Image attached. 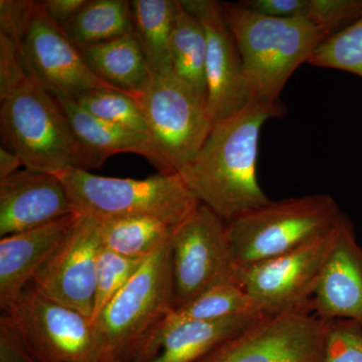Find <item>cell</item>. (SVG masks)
I'll return each mask as SVG.
<instances>
[{
  "label": "cell",
  "instance_id": "cell-31",
  "mask_svg": "<svg viewBox=\"0 0 362 362\" xmlns=\"http://www.w3.org/2000/svg\"><path fill=\"white\" fill-rule=\"evenodd\" d=\"M28 78L18 47L0 33V101L11 97Z\"/></svg>",
  "mask_w": 362,
  "mask_h": 362
},
{
  "label": "cell",
  "instance_id": "cell-19",
  "mask_svg": "<svg viewBox=\"0 0 362 362\" xmlns=\"http://www.w3.org/2000/svg\"><path fill=\"white\" fill-rule=\"evenodd\" d=\"M52 95L59 100L65 110L80 141L98 156L107 160L114 154H139L145 157L159 173H175L146 136L90 115L70 96Z\"/></svg>",
  "mask_w": 362,
  "mask_h": 362
},
{
  "label": "cell",
  "instance_id": "cell-6",
  "mask_svg": "<svg viewBox=\"0 0 362 362\" xmlns=\"http://www.w3.org/2000/svg\"><path fill=\"white\" fill-rule=\"evenodd\" d=\"M341 211L329 194L271 201L226 223L239 268L256 265L294 251L325 235Z\"/></svg>",
  "mask_w": 362,
  "mask_h": 362
},
{
  "label": "cell",
  "instance_id": "cell-21",
  "mask_svg": "<svg viewBox=\"0 0 362 362\" xmlns=\"http://www.w3.org/2000/svg\"><path fill=\"white\" fill-rule=\"evenodd\" d=\"M134 33L152 74L173 73L170 56L177 0L130 1Z\"/></svg>",
  "mask_w": 362,
  "mask_h": 362
},
{
  "label": "cell",
  "instance_id": "cell-29",
  "mask_svg": "<svg viewBox=\"0 0 362 362\" xmlns=\"http://www.w3.org/2000/svg\"><path fill=\"white\" fill-rule=\"evenodd\" d=\"M320 362H362V326L344 319L328 320Z\"/></svg>",
  "mask_w": 362,
  "mask_h": 362
},
{
  "label": "cell",
  "instance_id": "cell-7",
  "mask_svg": "<svg viewBox=\"0 0 362 362\" xmlns=\"http://www.w3.org/2000/svg\"><path fill=\"white\" fill-rule=\"evenodd\" d=\"M343 216L329 232L303 247L239 268L238 282L257 311L265 316L303 309L312 312L311 300L337 244Z\"/></svg>",
  "mask_w": 362,
  "mask_h": 362
},
{
  "label": "cell",
  "instance_id": "cell-18",
  "mask_svg": "<svg viewBox=\"0 0 362 362\" xmlns=\"http://www.w3.org/2000/svg\"><path fill=\"white\" fill-rule=\"evenodd\" d=\"M263 316L252 313L206 321L173 313L162 328L146 362H197Z\"/></svg>",
  "mask_w": 362,
  "mask_h": 362
},
{
  "label": "cell",
  "instance_id": "cell-20",
  "mask_svg": "<svg viewBox=\"0 0 362 362\" xmlns=\"http://www.w3.org/2000/svg\"><path fill=\"white\" fill-rule=\"evenodd\" d=\"M78 49L90 70L112 87L135 99L148 87L151 71L135 33Z\"/></svg>",
  "mask_w": 362,
  "mask_h": 362
},
{
  "label": "cell",
  "instance_id": "cell-11",
  "mask_svg": "<svg viewBox=\"0 0 362 362\" xmlns=\"http://www.w3.org/2000/svg\"><path fill=\"white\" fill-rule=\"evenodd\" d=\"M327 324L306 309L263 315L197 362H320Z\"/></svg>",
  "mask_w": 362,
  "mask_h": 362
},
{
  "label": "cell",
  "instance_id": "cell-8",
  "mask_svg": "<svg viewBox=\"0 0 362 362\" xmlns=\"http://www.w3.org/2000/svg\"><path fill=\"white\" fill-rule=\"evenodd\" d=\"M170 245L175 309L214 286L239 285L228 226L209 207L199 204L176 226Z\"/></svg>",
  "mask_w": 362,
  "mask_h": 362
},
{
  "label": "cell",
  "instance_id": "cell-2",
  "mask_svg": "<svg viewBox=\"0 0 362 362\" xmlns=\"http://www.w3.org/2000/svg\"><path fill=\"white\" fill-rule=\"evenodd\" d=\"M170 243L143 262L93 322L102 362L148 361L175 310Z\"/></svg>",
  "mask_w": 362,
  "mask_h": 362
},
{
  "label": "cell",
  "instance_id": "cell-35",
  "mask_svg": "<svg viewBox=\"0 0 362 362\" xmlns=\"http://www.w3.org/2000/svg\"><path fill=\"white\" fill-rule=\"evenodd\" d=\"M89 0H42L39 1L47 18L59 28H63L83 8Z\"/></svg>",
  "mask_w": 362,
  "mask_h": 362
},
{
  "label": "cell",
  "instance_id": "cell-10",
  "mask_svg": "<svg viewBox=\"0 0 362 362\" xmlns=\"http://www.w3.org/2000/svg\"><path fill=\"white\" fill-rule=\"evenodd\" d=\"M2 313L11 317L39 362H102L92 320L30 285Z\"/></svg>",
  "mask_w": 362,
  "mask_h": 362
},
{
  "label": "cell",
  "instance_id": "cell-14",
  "mask_svg": "<svg viewBox=\"0 0 362 362\" xmlns=\"http://www.w3.org/2000/svg\"><path fill=\"white\" fill-rule=\"evenodd\" d=\"M181 6L197 16L206 32V111L218 121L238 113L252 100L242 56L226 21L221 2L214 0H180Z\"/></svg>",
  "mask_w": 362,
  "mask_h": 362
},
{
  "label": "cell",
  "instance_id": "cell-27",
  "mask_svg": "<svg viewBox=\"0 0 362 362\" xmlns=\"http://www.w3.org/2000/svg\"><path fill=\"white\" fill-rule=\"evenodd\" d=\"M319 68L334 69L362 78V16L323 42L308 62Z\"/></svg>",
  "mask_w": 362,
  "mask_h": 362
},
{
  "label": "cell",
  "instance_id": "cell-32",
  "mask_svg": "<svg viewBox=\"0 0 362 362\" xmlns=\"http://www.w3.org/2000/svg\"><path fill=\"white\" fill-rule=\"evenodd\" d=\"M0 362H39L11 317L0 318Z\"/></svg>",
  "mask_w": 362,
  "mask_h": 362
},
{
  "label": "cell",
  "instance_id": "cell-25",
  "mask_svg": "<svg viewBox=\"0 0 362 362\" xmlns=\"http://www.w3.org/2000/svg\"><path fill=\"white\" fill-rule=\"evenodd\" d=\"M71 98L90 115L151 139L141 107L137 100L127 93L115 89H97Z\"/></svg>",
  "mask_w": 362,
  "mask_h": 362
},
{
  "label": "cell",
  "instance_id": "cell-28",
  "mask_svg": "<svg viewBox=\"0 0 362 362\" xmlns=\"http://www.w3.org/2000/svg\"><path fill=\"white\" fill-rule=\"evenodd\" d=\"M144 261L145 259L126 258L102 247L97 263L92 322L96 320L111 300L127 285Z\"/></svg>",
  "mask_w": 362,
  "mask_h": 362
},
{
  "label": "cell",
  "instance_id": "cell-12",
  "mask_svg": "<svg viewBox=\"0 0 362 362\" xmlns=\"http://www.w3.org/2000/svg\"><path fill=\"white\" fill-rule=\"evenodd\" d=\"M28 77L52 94L75 97L97 89H116L97 77L77 45L33 1L28 23L16 42Z\"/></svg>",
  "mask_w": 362,
  "mask_h": 362
},
{
  "label": "cell",
  "instance_id": "cell-15",
  "mask_svg": "<svg viewBox=\"0 0 362 362\" xmlns=\"http://www.w3.org/2000/svg\"><path fill=\"white\" fill-rule=\"evenodd\" d=\"M75 213L57 175L25 168L0 180V237L39 228Z\"/></svg>",
  "mask_w": 362,
  "mask_h": 362
},
{
  "label": "cell",
  "instance_id": "cell-1",
  "mask_svg": "<svg viewBox=\"0 0 362 362\" xmlns=\"http://www.w3.org/2000/svg\"><path fill=\"white\" fill-rule=\"evenodd\" d=\"M285 114L281 101L252 99L214 121L199 156L178 173L199 202L226 223L271 202L257 177L259 133L267 121Z\"/></svg>",
  "mask_w": 362,
  "mask_h": 362
},
{
  "label": "cell",
  "instance_id": "cell-36",
  "mask_svg": "<svg viewBox=\"0 0 362 362\" xmlns=\"http://www.w3.org/2000/svg\"><path fill=\"white\" fill-rule=\"evenodd\" d=\"M21 166L25 165L20 157L4 146L0 148V180H4L18 173Z\"/></svg>",
  "mask_w": 362,
  "mask_h": 362
},
{
  "label": "cell",
  "instance_id": "cell-34",
  "mask_svg": "<svg viewBox=\"0 0 362 362\" xmlns=\"http://www.w3.org/2000/svg\"><path fill=\"white\" fill-rule=\"evenodd\" d=\"M240 6L254 13L278 18H306L308 0H244Z\"/></svg>",
  "mask_w": 362,
  "mask_h": 362
},
{
  "label": "cell",
  "instance_id": "cell-16",
  "mask_svg": "<svg viewBox=\"0 0 362 362\" xmlns=\"http://www.w3.org/2000/svg\"><path fill=\"white\" fill-rule=\"evenodd\" d=\"M311 308L323 320L344 319L362 326V247L345 214Z\"/></svg>",
  "mask_w": 362,
  "mask_h": 362
},
{
  "label": "cell",
  "instance_id": "cell-22",
  "mask_svg": "<svg viewBox=\"0 0 362 362\" xmlns=\"http://www.w3.org/2000/svg\"><path fill=\"white\" fill-rule=\"evenodd\" d=\"M170 56L173 74L206 104L207 40L201 21L177 0Z\"/></svg>",
  "mask_w": 362,
  "mask_h": 362
},
{
  "label": "cell",
  "instance_id": "cell-33",
  "mask_svg": "<svg viewBox=\"0 0 362 362\" xmlns=\"http://www.w3.org/2000/svg\"><path fill=\"white\" fill-rule=\"evenodd\" d=\"M33 1L0 0V33L16 45L30 18Z\"/></svg>",
  "mask_w": 362,
  "mask_h": 362
},
{
  "label": "cell",
  "instance_id": "cell-24",
  "mask_svg": "<svg viewBox=\"0 0 362 362\" xmlns=\"http://www.w3.org/2000/svg\"><path fill=\"white\" fill-rule=\"evenodd\" d=\"M62 30L78 47L101 44L134 33L130 1L89 0Z\"/></svg>",
  "mask_w": 362,
  "mask_h": 362
},
{
  "label": "cell",
  "instance_id": "cell-23",
  "mask_svg": "<svg viewBox=\"0 0 362 362\" xmlns=\"http://www.w3.org/2000/svg\"><path fill=\"white\" fill-rule=\"evenodd\" d=\"M175 228L153 216L100 221L103 247L126 258L137 259H146L169 244Z\"/></svg>",
  "mask_w": 362,
  "mask_h": 362
},
{
  "label": "cell",
  "instance_id": "cell-30",
  "mask_svg": "<svg viewBox=\"0 0 362 362\" xmlns=\"http://www.w3.org/2000/svg\"><path fill=\"white\" fill-rule=\"evenodd\" d=\"M362 16V0H308L306 18L332 37Z\"/></svg>",
  "mask_w": 362,
  "mask_h": 362
},
{
  "label": "cell",
  "instance_id": "cell-4",
  "mask_svg": "<svg viewBox=\"0 0 362 362\" xmlns=\"http://www.w3.org/2000/svg\"><path fill=\"white\" fill-rule=\"evenodd\" d=\"M221 6L239 47L252 99L280 102L293 73L329 37L307 18H271L239 2H221Z\"/></svg>",
  "mask_w": 362,
  "mask_h": 362
},
{
  "label": "cell",
  "instance_id": "cell-26",
  "mask_svg": "<svg viewBox=\"0 0 362 362\" xmlns=\"http://www.w3.org/2000/svg\"><path fill=\"white\" fill-rule=\"evenodd\" d=\"M252 313L261 314L246 291L235 283L214 286L173 310L180 318L206 321Z\"/></svg>",
  "mask_w": 362,
  "mask_h": 362
},
{
  "label": "cell",
  "instance_id": "cell-5",
  "mask_svg": "<svg viewBox=\"0 0 362 362\" xmlns=\"http://www.w3.org/2000/svg\"><path fill=\"white\" fill-rule=\"evenodd\" d=\"M76 214L97 220L153 216L177 226L201 204L180 173H157L144 180L107 177L81 169L59 173Z\"/></svg>",
  "mask_w": 362,
  "mask_h": 362
},
{
  "label": "cell",
  "instance_id": "cell-3",
  "mask_svg": "<svg viewBox=\"0 0 362 362\" xmlns=\"http://www.w3.org/2000/svg\"><path fill=\"white\" fill-rule=\"evenodd\" d=\"M0 133L4 148L25 168L58 175L101 168L106 162L80 141L59 100L30 78L1 102Z\"/></svg>",
  "mask_w": 362,
  "mask_h": 362
},
{
  "label": "cell",
  "instance_id": "cell-17",
  "mask_svg": "<svg viewBox=\"0 0 362 362\" xmlns=\"http://www.w3.org/2000/svg\"><path fill=\"white\" fill-rule=\"evenodd\" d=\"M77 214L0 240V306L13 302L65 239Z\"/></svg>",
  "mask_w": 362,
  "mask_h": 362
},
{
  "label": "cell",
  "instance_id": "cell-9",
  "mask_svg": "<svg viewBox=\"0 0 362 362\" xmlns=\"http://www.w3.org/2000/svg\"><path fill=\"white\" fill-rule=\"evenodd\" d=\"M136 100L154 146L173 173H180L199 156L213 127L206 104L173 73H151L148 87Z\"/></svg>",
  "mask_w": 362,
  "mask_h": 362
},
{
  "label": "cell",
  "instance_id": "cell-13",
  "mask_svg": "<svg viewBox=\"0 0 362 362\" xmlns=\"http://www.w3.org/2000/svg\"><path fill=\"white\" fill-rule=\"evenodd\" d=\"M102 247L100 221L89 214H77L65 239L30 285L45 297L92 320L97 263Z\"/></svg>",
  "mask_w": 362,
  "mask_h": 362
}]
</instances>
